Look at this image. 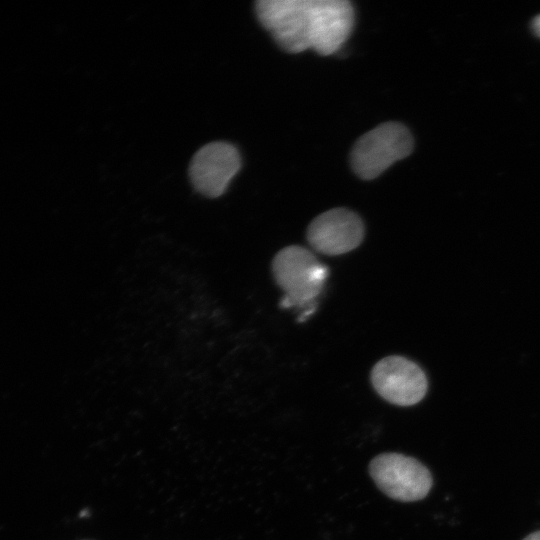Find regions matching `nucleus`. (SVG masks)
<instances>
[{
  "instance_id": "nucleus-1",
  "label": "nucleus",
  "mask_w": 540,
  "mask_h": 540,
  "mask_svg": "<svg viewBox=\"0 0 540 540\" xmlns=\"http://www.w3.org/2000/svg\"><path fill=\"white\" fill-rule=\"evenodd\" d=\"M256 15L277 44L289 53L312 49L328 56L349 37L354 9L347 0H259Z\"/></svg>"
},
{
  "instance_id": "nucleus-2",
  "label": "nucleus",
  "mask_w": 540,
  "mask_h": 540,
  "mask_svg": "<svg viewBox=\"0 0 540 540\" xmlns=\"http://www.w3.org/2000/svg\"><path fill=\"white\" fill-rule=\"evenodd\" d=\"M272 273L277 285L284 291L281 306L309 310L324 287L328 269L308 249L291 245L274 256Z\"/></svg>"
},
{
  "instance_id": "nucleus-3",
  "label": "nucleus",
  "mask_w": 540,
  "mask_h": 540,
  "mask_svg": "<svg viewBox=\"0 0 540 540\" xmlns=\"http://www.w3.org/2000/svg\"><path fill=\"white\" fill-rule=\"evenodd\" d=\"M413 150L409 130L398 122H386L362 135L351 151V166L364 180L378 177Z\"/></svg>"
},
{
  "instance_id": "nucleus-4",
  "label": "nucleus",
  "mask_w": 540,
  "mask_h": 540,
  "mask_svg": "<svg viewBox=\"0 0 540 540\" xmlns=\"http://www.w3.org/2000/svg\"><path fill=\"white\" fill-rule=\"evenodd\" d=\"M377 487L388 497L412 502L423 499L432 487L429 470L419 461L399 453H383L369 465Z\"/></svg>"
},
{
  "instance_id": "nucleus-5",
  "label": "nucleus",
  "mask_w": 540,
  "mask_h": 540,
  "mask_svg": "<svg viewBox=\"0 0 540 540\" xmlns=\"http://www.w3.org/2000/svg\"><path fill=\"white\" fill-rule=\"evenodd\" d=\"M371 382L386 401L398 406H412L427 392V378L413 361L399 355L379 360L372 368Z\"/></svg>"
},
{
  "instance_id": "nucleus-6",
  "label": "nucleus",
  "mask_w": 540,
  "mask_h": 540,
  "mask_svg": "<svg viewBox=\"0 0 540 540\" xmlns=\"http://www.w3.org/2000/svg\"><path fill=\"white\" fill-rule=\"evenodd\" d=\"M240 167L241 157L235 146L227 142L208 143L191 160L190 180L199 193L216 198L225 192Z\"/></svg>"
},
{
  "instance_id": "nucleus-7",
  "label": "nucleus",
  "mask_w": 540,
  "mask_h": 540,
  "mask_svg": "<svg viewBox=\"0 0 540 540\" xmlns=\"http://www.w3.org/2000/svg\"><path fill=\"white\" fill-rule=\"evenodd\" d=\"M362 219L346 208H334L316 216L307 229V240L317 252L329 256L357 248L365 234Z\"/></svg>"
},
{
  "instance_id": "nucleus-8",
  "label": "nucleus",
  "mask_w": 540,
  "mask_h": 540,
  "mask_svg": "<svg viewBox=\"0 0 540 540\" xmlns=\"http://www.w3.org/2000/svg\"><path fill=\"white\" fill-rule=\"evenodd\" d=\"M532 28L534 33L540 37V15L536 16L532 22Z\"/></svg>"
},
{
  "instance_id": "nucleus-9",
  "label": "nucleus",
  "mask_w": 540,
  "mask_h": 540,
  "mask_svg": "<svg viewBox=\"0 0 540 540\" xmlns=\"http://www.w3.org/2000/svg\"><path fill=\"white\" fill-rule=\"evenodd\" d=\"M523 540H540V531L529 534Z\"/></svg>"
}]
</instances>
